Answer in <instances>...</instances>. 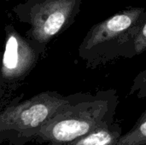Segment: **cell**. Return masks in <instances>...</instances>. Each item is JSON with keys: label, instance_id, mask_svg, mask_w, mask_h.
<instances>
[{"label": "cell", "instance_id": "cell-1", "mask_svg": "<svg viewBox=\"0 0 146 145\" xmlns=\"http://www.w3.org/2000/svg\"><path fill=\"white\" fill-rule=\"evenodd\" d=\"M119 96L116 90L95 94H73L72 102L49 121L33 142L44 145H67L96 128L114 123Z\"/></svg>", "mask_w": 146, "mask_h": 145}, {"label": "cell", "instance_id": "cell-2", "mask_svg": "<svg viewBox=\"0 0 146 145\" xmlns=\"http://www.w3.org/2000/svg\"><path fill=\"white\" fill-rule=\"evenodd\" d=\"M145 14V8L130 7L93 25L78 50L86 67L96 68L119 57L135 56L134 38Z\"/></svg>", "mask_w": 146, "mask_h": 145}, {"label": "cell", "instance_id": "cell-3", "mask_svg": "<svg viewBox=\"0 0 146 145\" xmlns=\"http://www.w3.org/2000/svg\"><path fill=\"white\" fill-rule=\"evenodd\" d=\"M73 95L46 91L0 112V143L24 145L33 142L42 127L72 102Z\"/></svg>", "mask_w": 146, "mask_h": 145}, {"label": "cell", "instance_id": "cell-4", "mask_svg": "<svg viewBox=\"0 0 146 145\" xmlns=\"http://www.w3.org/2000/svg\"><path fill=\"white\" fill-rule=\"evenodd\" d=\"M82 0H26L11 9L15 17L30 26L26 37L45 48L69 28L80 11Z\"/></svg>", "mask_w": 146, "mask_h": 145}, {"label": "cell", "instance_id": "cell-5", "mask_svg": "<svg viewBox=\"0 0 146 145\" xmlns=\"http://www.w3.org/2000/svg\"><path fill=\"white\" fill-rule=\"evenodd\" d=\"M5 38L0 61V85L15 90L33 71L46 49L21 35L11 24L4 26Z\"/></svg>", "mask_w": 146, "mask_h": 145}, {"label": "cell", "instance_id": "cell-6", "mask_svg": "<svg viewBox=\"0 0 146 145\" xmlns=\"http://www.w3.org/2000/svg\"><path fill=\"white\" fill-rule=\"evenodd\" d=\"M121 136L122 128L120 123L114 122L110 125L101 126L67 145H116Z\"/></svg>", "mask_w": 146, "mask_h": 145}, {"label": "cell", "instance_id": "cell-7", "mask_svg": "<svg viewBox=\"0 0 146 145\" xmlns=\"http://www.w3.org/2000/svg\"><path fill=\"white\" fill-rule=\"evenodd\" d=\"M116 145H146V116H140L135 126L121 137Z\"/></svg>", "mask_w": 146, "mask_h": 145}, {"label": "cell", "instance_id": "cell-8", "mask_svg": "<svg viewBox=\"0 0 146 145\" xmlns=\"http://www.w3.org/2000/svg\"><path fill=\"white\" fill-rule=\"evenodd\" d=\"M136 94L139 99L146 97V69L139 73L133 80V85L130 88L128 97Z\"/></svg>", "mask_w": 146, "mask_h": 145}, {"label": "cell", "instance_id": "cell-9", "mask_svg": "<svg viewBox=\"0 0 146 145\" xmlns=\"http://www.w3.org/2000/svg\"><path fill=\"white\" fill-rule=\"evenodd\" d=\"M134 50L136 56L141 55L146 50V14L134 38Z\"/></svg>", "mask_w": 146, "mask_h": 145}, {"label": "cell", "instance_id": "cell-10", "mask_svg": "<svg viewBox=\"0 0 146 145\" xmlns=\"http://www.w3.org/2000/svg\"><path fill=\"white\" fill-rule=\"evenodd\" d=\"M3 93H4V91L3 90V88L1 87V85H0V97L1 96H3Z\"/></svg>", "mask_w": 146, "mask_h": 145}, {"label": "cell", "instance_id": "cell-11", "mask_svg": "<svg viewBox=\"0 0 146 145\" xmlns=\"http://www.w3.org/2000/svg\"><path fill=\"white\" fill-rule=\"evenodd\" d=\"M141 116H146V109L145 110V112L141 115Z\"/></svg>", "mask_w": 146, "mask_h": 145}, {"label": "cell", "instance_id": "cell-12", "mask_svg": "<svg viewBox=\"0 0 146 145\" xmlns=\"http://www.w3.org/2000/svg\"><path fill=\"white\" fill-rule=\"evenodd\" d=\"M6 1H9V0H6Z\"/></svg>", "mask_w": 146, "mask_h": 145}]
</instances>
